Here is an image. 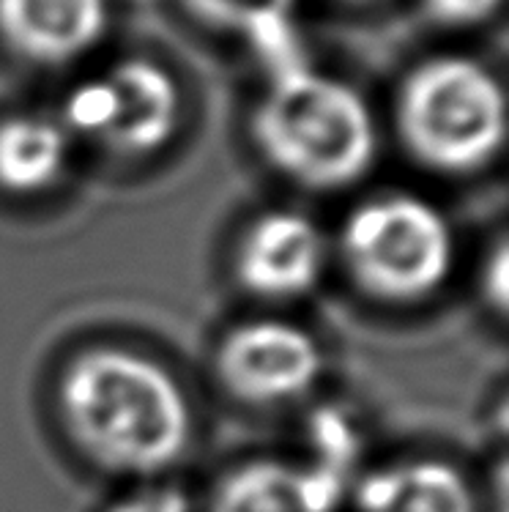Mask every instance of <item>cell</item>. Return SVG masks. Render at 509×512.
<instances>
[{
	"label": "cell",
	"mask_w": 509,
	"mask_h": 512,
	"mask_svg": "<svg viewBox=\"0 0 509 512\" xmlns=\"http://www.w3.org/2000/svg\"><path fill=\"white\" fill-rule=\"evenodd\" d=\"M58 414L80 455L121 477H154L176 466L195 425L176 376L121 345H96L69 359L58 381Z\"/></svg>",
	"instance_id": "6da1fadb"
},
{
	"label": "cell",
	"mask_w": 509,
	"mask_h": 512,
	"mask_svg": "<svg viewBox=\"0 0 509 512\" xmlns=\"http://www.w3.org/2000/svg\"><path fill=\"white\" fill-rule=\"evenodd\" d=\"M250 135L274 173L310 192L354 187L378 157V126L362 94L307 63L271 74Z\"/></svg>",
	"instance_id": "7a4b0ae2"
},
{
	"label": "cell",
	"mask_w": 509,
	"mask_h": 512,
	"mask_svg": "<svg viewBox=\"0 0 509 512\" xmlns=\"http://www.w3.org/2000/svg\"><path fill=\"white\" fill-rule=\"evenodd\" d=\"M395 124L419 165L444 176H466L501 154L507 96L488 66L466 55H438L403 80Z\"/></svg>",
	"instance_id": "3957f363"
},
{
	"label": "cell",
	"mask_w": 509,
	"mask_h": 512,
	"mask_svg": "<svg viewBox=\"0 0 509 512\" xmlns=\"http://www.w3.org/2000/svg\"><path fill=\"white\" fill-rule=\"evenodd\" d=\"M348 277L370 299L416 304L444 288L455 266L447 217L416 195H381L356 206L340 230Z\"/></svg>",
	"instance_id": "277c9868"
},
{
	"label": "cell",
	"mask_w": 509,
	"mask_h": 512,
	"mask_svg": "<svg viewBox=\"0 0 509 512\" xmlns=\"http://www.w3.org/2000/svg\"><path fill=\"white\" fill-rule=\"evenodd\" d=\"M63 129L121 159L151 157L176 137L181 91L165 66L124 58L77 83L63 102Z\"/></svg>",
	"instance_id": "5b68a950"
},
{
	"label": "cell",
	"mask_w": 509,
	"mask_h": 512,
	"mask_svg": "<svg viewBox=\"0 0 509 512\" xmlns=\"http://www.w3.org/2000/svg\"><path fill=\"white\" fill-rule=\"evenodd\" d=\"M214 373L219 387L244 406H288L307 398L321 381L323 351L304 326L255 318L219 340Z\"/></svg>",
	"instance_id": "8992f818"
},
{
	"label": "cell",
	"mask_w": 509,
	"mask_h": 512,
	"mask_svg": "<svg viewBox=\"0 0 509 512\" xmlns=\"http://www.w3.org/2000/svg\"><path fill=\"white\" fill-rule=\"evenodd\" d=\"M329 244L307 214L274 209L244 230L233 258L236 280L247 293L269 302H288L321 283Z\"/></svg>",
	"instance_id": "52a82bcc"
},
{
	"label": "cell",
	"mask_w": 509,
	"mask_h": 512,
	"mask_svg": "<svg viewBox=\"0 0 509 512\" xmlns=\"http://www.w3.org/2000/svg\"><path fill=\"white\" fill-rule=\"evenodd\" d=\"M351 471L321 458H255L228 471L208 512H337Z\"/></svg>",
	"instance_id": "ba28073f"
},
{
	"label": "cell",
	"mask_w": 509,
	"mask_h": 512,
	"mask_svg": "<svg viewBox=\"0 0 509 512\" xmlns=\"http://www.w3.org/2000/svg\"><path fill=\"white\" fill-rule=\"evenodd\" d=\"M110 0H0V42L33 66H66L102 42Z\"/></svg>",
	"instance_id": "9c48e42d"
},
{
	"label": "cell",
	"mask_w": 509,
	"mask_h": 512,
	"mask_svg": "<svg viewBox=\"0 0 509 512\" xmlns=\"http://www.w3.org/2000/svg\"><path fill=\"white\" fill-rule=\"evenodd\" d=\"M356 512H479L463 471L438 458L386 463L354 485Z\"/></svg>",
	"instance_id": "30bf717a"
},
{
	"label": "cell",
	"mask_w": 509,
	"mask_h": 512,
	"mask_svg": "<svg viewBox=\"0 0 509 512\" xmlns=\"http://www.w3.org/2000/svg\"><path fill=\"white\" fill-rule=\"evenodd\" d=\"M69 168V132L44 115L0 118V189L9 195H42Z\"/></svg>",
	"instance_id": "8fae6325"
},
{
	"label": "cell",
	"mask_w": 509,
	"mask_h": 512,
	"mask_svg": "<svg viewBox=\"0 0 509 512\" xmlns=\"http://www.w3.org/2000/svg\"><path fill=\"white\" fill-rule=\"evenodd\" d=\"M198 22L222 33H236L269 63L271 74L304 66L293 36L296 0H181Z\"/></svg>",
	"instance_id": "7c38bea8"
},
{
	"label": "cell",
	"mask_w": 509,
	"mask_h": 512,
	"mask_svg": "<svg viewBox=\"0 0 509 512\" xmlns=\"http://www.w3.org/2000/svg\"><path fill=\"white\" fill-rule=\"evenodd\" d=\"M107 512H192L187 491L176 485H148L140 491L126 493L107 507Z\"/></svg>",
	"instance_id": "4fadbf2b"
},
{
	"label": "cell",
	"mask_w": 509,
	"mask_h": 512,
	"mask_svg": "<svg viewBox=\"0 0 509 512\" xmlns=\"http://www.w3.org/2000/svg\"><path fill=\"white\" fill-rule=\"evenodd\" d=\"M504 0H422L427 17L452 25V28H468L490 20L501 9Z\"/></svg>",
	"instance_id": "5bb4252c"
},
{
	"label": "cell",
	"mask_w": 509,
	"mask_h": 512,
	"mask_svg": "<svg viewBox=\"0 0 509 512\" xmlns=\"http://www.w3.org/2000/svg\"><path fill=\"white\" fill-rule=\"evenodd\" d=\"M509 252L507 244L499 241L496 250L488 258L485 274H482V283H485V299L499 315L507 313V299H509Z\"/></svg>",
	"instance_id": "9a60e30c"
},
{
	"label": "cell",
	"mask_w": 509,
	"mask_h": 512,
	"mask_svg": "<svg viewBox=\"0 0 509 512\" xmlns=\"http://www.w3.org/2000/svg\"><path fill=\"white\" fill-rule=\"evenodd\" d=\"M345 3H367V0H345Z\"/></svg>",
	"instance_id": "2e32d148"
}]
</instances>
